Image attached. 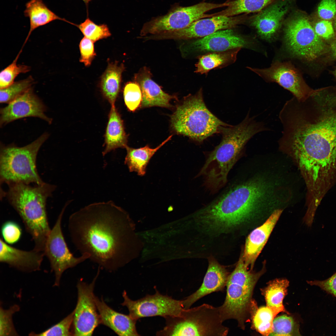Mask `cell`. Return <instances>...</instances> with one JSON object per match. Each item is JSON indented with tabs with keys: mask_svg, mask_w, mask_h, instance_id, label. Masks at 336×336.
<instances>
[{
	"mask_svg": "<svg viewBox=\"0 0 336 336\" xmlns=\"http://www.w3.org/2000/svg\"><path fill=\"white\" fill-rule=\"evenodd\" d=\"M279 148L315 171L336 165V105L310 97L287 101L279 114Z\"/></svg>",
	"mask_w": 336,
	"mask_h": 336,
	"instance_id": "cell-1",
	"label": "cell"
},
{
	"mask_svg": "<svg viewBox=\"0 0 336 336\" xmlns=\"http://www.w3.org/2000/svg\"><path fill=\"white\" fill-rule=\"evenodd\" d=\"M298 325L293 318L287 315L274 319L269 336L301 335Z\"/></svg>",
	"mask_w": 336,
	"mask_h": 336,
	"instance_id": "cell-35",
	"label": "cell"
},
{
	"mask_svg": "<svg viewBox=\"0 0 336 336\" xmlns=\"http://www.w3.org/2000/svg\"><path fill=\"white\" fill-rule=\"evenodd\" d=\"M288 286L289 281L286 279H276L270 282L263 291L267 306L278 313L287 312L282 302Z\"/></svg>",
	"mask_w": 336,
	"mask_h": 336,
	"instance_id": "cell-31",
	"label": "cell"
},
{
	"mask_svg": "<svg viewBox=\"0 0 336 336\" xmlns=\"http://www.w3.org/2000/svg\"><path fill=\"white\" fill-rule=\"evenodd\" d=\"M90 284L79 282L77 286V300L72 325L73 336H91L101 324L100 316L95 300V285L99 274Z\"/></svg>",
	"mask_w": 336,
	"mask_h": 336,
	"instance_id": "cell-14",
	"label": "cell"
},
{
	"mask_svg": "<svg viewBox=\"0 0 336 336\" xmlns=\"http://www.w3.org/2000/svg\"><path fill=\"white\" fill-rule=\"evenodd\" d=\"M159 336H224L229 329L224 326L218 307L208 304L184 309L178 316H167Z\"/></svg>",
	"mask_w": 336,
	"mask_h": 336,
	"instance_id": "cell-9",
	"label": "cell"
},
{
	"mask_svg": "<svg viewBox=\"0 0 336 336\" xmlns=\"http://www.w3.org/2000/svg\"><path fill=\"white\" fill-rule=\"evenodd\" d=\"M1 231L2 239L9 245L18 242L22 234L20 225L16 222L11 220L6 221L2 224Z\"/></svg>",
	"mask_w": 336,
	"mask_h": 336,
	"instance_id": "cell-40",
	"label": "cell"
},
{
	"mask_svg": "<svg viewBox=\"0 0 336 336\" xmlns=\"http://www.w3.org/2000/svg\"><path fill=\"white\" fill-rule=\"evenodd\" d=\"M95 300L101 320L103 324L119 336H134L139 335L136 329L137 320L130 315L118 312L109 306L102 298L95 296Z\"/></svg>",
	"mask_w": 336,
	"mask_h": 336,
	"instance_id": "cell-23",
	"label": "cell"
},
{
	"mask_svg": "<svg viewBox=\"0 0 336 336\" xmlns=\"http://www.w3.org/2000/svg\"><path fill=\"white\" fill-rule=\"evenodd\" d=\"M94 42L84 36L81 40L79 47L81 57L80 62L86 66H89L96 55L95 51Z\"/></svg>",
	"mask_w": 336,
	"mask_h": 336,
	"instance_id": "cell-41",
	"label": "cell"
},
{
	"mask_svg": "<svg viewBox=\"0 0 336 336\" xmlns=\"http://www.w3.org/2000/svg\"><path fill=\"white\" fill-rule=\"evenodd\" d=\"M241 48L222 52H213L200 56L195 64V72L207 74L211 70L234 62Z\"/></svg>",
	"mask_w": 336,
	"mask_h": 336,
	"instance_id": "cell-29",
	"label": "cell"
},
{
	"mask_svg": "<svg viewBox=\"0 0 336 336\" xmlns=\"http://www.w3.org/2000/svg\"><path fill=\"white\" fill-rule=\"evenodd\" d=\"M248 68L266 81L278 83L299 101L305 100L313 92L305 83L298 70L289 62L276 61L264 68Z\"/></svg>",
	"mask_w": 336,
	"mask_h": 336,
	"instance_id": "cell-15",
	"label": "cell"
},
{
	"mask_svg": "<svg viewBox=\"0 0 336 336\" xmlns=\"http://www.w3.org/2000/svg\"><path fill=\"white\" fill-rule=\"evenodd\" d=\"M172 137L169 136L158 146L152 148L148 145L138 148H134L127 146L126 149L127 154L124 163L128 166L130 172H134L139 175L142 176L146 173V168L151 158L161 147Z\"/></svg>",
	"mask_w": 336,
	"mask_h": 336,
	"instance_id": "cell-27",
	"label": "cell"
},
{
	"mask_svg": "<svg viewBox=\"0 0 336 336\" xmlns=\"http://www.w3.org/2000/svg\"><path fill=\"white\" fill-rule=\"evenodd\" d=\"M49 136L48 133H44L30 143L22 147L12 143L6 145L1 144V184H40L44 182L38 173L36 160L40 148Z\"/></svg>",
	"mask_w": 336,
	"mask_h": 336,
	"instance_id": "cell-8",
	"label": "cell"
},
{
	"mask_svg": "<svg viewBox=\"0 0 336 336\" xmlns=\"http://www.w3.org/2000/svg\"><path fill=\"white\" fill-rule=\"evenodd\" d=\"M230 273L226 268L213 259L209 260L208 270L200 287L182 300L184 309H188L203 297L215 292L222 291L226 286Z\"/></svg>",
	"mask_w": 336,
	"mask_h": 336,
	"instance_id": "cell-22",
	"label": "cell"
},
{
	"mask_svg": "<svg viewBox=\"0 0 336 336\" xmlns=\"http://www.w3.org/2000/svg\"><path fill=\"white\" fill-rule=\"evenodd\" d=\"M124 301L121 305L128 308L129 315L137 320L141 318L180 315L184 308L182 301L173 298L167 295H163L156 290L152 295H147L137 300H133L124 291L122 293Z\"/></svg>",
	"mask_w": 336,
	"mask_h": 336,
	"instance_id": "cell-13",
	"label": "cell"
},
{
	"mask_svg": "<svg viewBox=\"0 0 336 336\" xmlns=\"http://www.w3.org/2000/svg\"><path fill=\"white\" fill-rule=\"evenodd\" d=\"M227 6L226 2L220 4L202 2L188 7L176 4L173 5L166 14L152 18L144 23L140 35L144 37L182 29L195 21L204 17L206 12Z\"/></svg>",
	"mask_w": 336,
	"mask_h": 336,
	"instance_id": "cell-11",
	"label": "cell"
},
{
	"mask_svg": "<svg viewBox=\"0 0 336 336\" xmlns=\"http://www.w3.org/2000/svg\"><path fill=\"white\" fill-rule=\"evenodd\" d=\"M313 25L316 34L322 40H330L335 36L332 21L320 19Z\"/></svg>",
	"mask_w": 336,
	"mask_h": 336,
	"instance_id": "cell-43",
	"label": "cell"
},
{
	"mask_svg": "<svg viewBox=\"0 0 336 336\" xmlns=\"http://www.w3.org/2000/svg\"><path fill=\"white\" fill-rule=\"evenodd\" d=\"M124 70L122 64L119 65L117 62L110 63L101 77L100 87L102 93L111 106L114 105L119 92Z\"/></svg>",
	"mask_w": 336,
	"mask_h": 336,
	"instance_id": "cell-28",
	"label": "cell"
},
{
	"mask_svg": "<svg viewBox=\"0 0 336 336\" xmlns=\"http://www.w3.org/2000/svg\"><path fill=\"white\" fill-rule=\"evenodd\" d=\"M252 42L235 33L231 29L217 31L209 35L184 45V52H222L248 47Z\"/></svg>",
	"mask_w": 336,
	"mask_h": 336,
	"instance_id": "cell-18",
	"label": "cell"
},
{
	"mask_svg": "<svg viewBox=\"0 0 336 336\" xmlns=\"http://www.w3.org/2000/svg\"><path fill=\"white\" fill-rule=\"evenodd\" d=\"M35 80L31 76L16 82L9 86L0 89L1 103L8 104L33 87Z\"/></svg>",
	"mask_w": 336,
	"mask_h": 336,
	"instance_id": "cell-33",
	"label": "cell"
},
{
	"mask_svg": "<svg viewBox=\"0 0 336 336\" xmlns=\"http://www.w3.org/2000/svg\"><path fill=\"white\" fill-rule=\"evenodd\" d=\"M307 282L311 285L318 286L327 293L336 297V272L325 280H314Z\"/></svg>",
	"mask_w": 336,
	"mask_h": 336,
	"instance_id": "cell-44",
	"label": "cell"
},
{
	"mask_svg": "<svg viewBox=\"0 0 336 336\" xmlns=\"http://www.w3.org/2000/svg\"><path fill=\"white\" fill-rule=\"evenodd\" d=\"M0 262L20 271L39 270L44 255L43 251L33 249L26 251L12 247L0 239Z\"/></svg>",
	"mask_w": 336,
	"mask_h": 336,
	"instance_id": "cell-20",
	"label": "cell"
},
{
	"mask_svg": "<svg viewBox=\"0 0 336 336\" xmlns=\"http://www.w3.org/2000/svg\"><path fill=\"white\" fill-rule=\"evenodd\" d=\"M105 148L103 156L118 148H125L127 145V138L123 123L115 105L111 106L105 135Z\"/></svg>",
	"mask_w": 336,
	"mask_h": 336,
	"instance_id": "cell-26",
	"label": "cell"
},
{
	"mask_svg": "<svg viewBox=\"0 0 336 336\" xmlns=\"http://www.w3.org/2000/svg\"><path fill=\"white\" fill-rule=\"evenodd\" d=\"M125 212L112 201L93 203L71 214L68 229L82 254L109 271L127 262L128 226Z\"/></svg>",
	"mask_w": 336,
	"mask_h": 336,
	"instance_id": "cell-2",
	"label": "cell"
},
{
	"mask_svg": "<svg viewBox=\"0 0 336 336\" xmlns=\"http://www.w3.org/2000/svg\"><path fill=\"white\" fill-rule=\"evenodd\" d=\"M334 26L335 27V31H336V16L334 18Z\"/></svg>",
	"mask_w": 336,
	"mask_h": 336,
	"instance_id": "cell-47",
	"label": "cell"
},
{
	"mask_svg": "<svg viewBox=\"0 0 336 336\" xmlns=\"http://www.w3.org/2000/svg\"><path fill=\"white\" fill-rule=\"evenodd\" d=\"M246 16H213L200 19L182 29L172 32L156 35L155 39H189L202 38L217 31L230 29L244 22Z\"/></svg>",
	"mask_w": 336,
	"mask_h": 336,
	"instance_id": "cell-16",
	"label": "cell"
},
{
	"mask_svg": "<svg viewBox=\"0 0 336 336\" xmlns=\"http://www.w3.org/2000/svg\"><path fill=\"white\" fill-rule=\"evenodd\" d=\"M22 48L12 62L2 70L0 73V88H5L13 83L16 77L21 73H25L30 70V66L18 64L17 61L22 52Z\"/></svg>",
	"mask_w": 336,
	"mask_h": 336,
	"instance_id": "cell-36",
	"label": "cell"
},
{
	"mask_svg": "<svg viewBox=\"0 0 336 336\" xmlns=\"http://www.w3.org/2000/svg\"><path fill=\"white\" fill-rule=\"evenodd\" d=\"M320 19L332 21L336 16V0H321L317 9Z\"/></svg>",
	"mask_w": 336,
	"mask_h": 336,
	"instance_id": "cell-42",
	"label": "cell"
},
{
	"mask_svg": "<svg viewBox=\"0 0 336 336\" xmlns=\"http://www.w3.org/2000/svg\"><path fill=\"white\" fill-rule=\"evenodd\" d=\"M171 124L177 133L201 143L214 134L219 133L223 122L207 108L202 88L194 95L187 97L171 117Z\"/></svg>",
	"mask_w": 336,
	"mask_h": 336,
	"instance_id": "cell-6",
	"label": "cell"
},
{
	"mask_svg": "<svg viewBox=\"0 0 336 336\" xmlns=\"http://www.w3.org/2000/svg\"><path fill=\"white\" fill-rule=\"evenodd\" d=\"M277 0H234L229 1L227 7L210 16H233L241 14L259 12Z\"/></svg>",
	"mask_w": 336,
	"mask_h": 336,
	"instance_id": "cell-30",
	"label": "cell"
},
{
	"mask_svg": "<svg viewBox=\"0 0 336 336\" xmlns=\"http://www.w3.org/2000/svg\"><path fill=\"white\" fill-rule=\"evenodd\" d=\"M282 210H274L265 222L254 230L246 240L242 254L245 264L252 270L254 263L266 244Z\"/></svg>",
	"mask_w": 336,
	"mask_h": 336,
	"instance_id": "cell-21",
	"label": "cell"
},
{
	"mask_svg": "<svg viewBox=\"0 0 336 336\" xmlns=\"http://www.w3.org/2000/svg\"><path fill=\"white\" fill-rule=\"evenodd\" d=\"M334 75L335 76V77H336V69L334 71Z\"/></svg>",
	"mask_w": 336,
	"mask_h": 336,
	"instance_id": "cell-48",
	"label": "cell"
},
{
	"mask_svg": "<svg viewBox=\"0 0 336 336\" xmlns=\"http://www.w3.org/2000/svg\"><path fill=\"white\" fill-rule=\"evenodd\" d=\"M220 133V142L209 153L197 176L203 177L204 185L213 193L226 184L229 172L253 137L250 130L241 124L222 127Z\"/></svg>",
	"mask_w": 336,
	"mask_h": 336,
	"instance_id": "cell-5",
	"label": "cell"
},
{
	"mask_svg": "<svg viewBox=\"0 0 336 336\" xmlns=\"http://www.w3.org/2000/svg\"><path fill=\"white\" fill-rule=\"evenodd\" d=\"M70 203L67 202L59 215L55 225L51 229L45 244L44 253L49 262L55 280L54 286H59L61 278L67 269L73 268L90 258L87 254L76 257L70 251L65 241L61 227V222L65 210Z\"/></svg>",
	"mask_w": 336,
	"mask_h": 336,
	"instance_id": "cell-12",
	"label": "cell"
},
{
	"mask_svg": "<svg viewBox=\"0 0 336 336\" xmlns=\"http://www.w3.org/2000/svg\"><path fill=\"white\" fill-rule=\"evenodd\" d=\"M292 2V0H277L251 17V25L261 38L268 41L274 39Z\"/></svg>",
	"mask_w": 336,
	"mask_h": 336,
	"instance_id": "cell-19",
	"label": "cell"
},
{
	"mask_svg": "<svg viewBox=\"0 0 336 336\" xmlns=\"http://www.w3.org/2000/svg\"><path fill=\"white\" fill-rule=\"evenodd\" d=\"M46 109L32 87L0 110V126L2 127L16 120L27 117L40 118L49 124L52 119L45 113Z\"/></svg>",
	"mask_w": 336,
	"mask_h": 336,
	"instance_id": "cell-17",
	"label": "cell"
},
{
	"mask_svg": "<svg viewBox=\"0 0 336 336\" xmlns=\"http://www.w3.org/2000/svg\"><path fill=\"white\" fill-rule=\"evenodd\" d=\"M251 309L254 310L250 313L253 312L252 323L254 329L263 335H269L274 317L278 313L267 306L261 307L255 311Z\"/></svg>",
	"mask_w": 336,
	"mask_h": 336,
	"instance_id": "cell-32",
	"label": "cell"
},
{
	"mask_svg": "<svg viewBox=\"0 0 336 336\" xmlns=\"http://www.w3.org/2000/svg\"><path fill=\"white\" fill-rule=\"evenodd\" d=\"M74 310L61 321L40 333H30L31 336H72Z\"/></svg>",
	"mask_w": 336,
	"mask_h": 336,
	"instance_id": "cell-38",
	"label": "cell"
},
{
	"mask_svg": "<svg viewBox=\"0 0 336 336\" xmlns=\"http://www.w3.org/2000/svg\"><path fill=\"white\" fill-rule=\"evenodd\" d=\"M74 26L79 28L85 37L94 42L111 35L107 25L97 24L88 17L83 22L79 25L75 24Z\"/></svg>",
	"mask_w": 336,
	"mask_h": 336,
	"instance_id": "cell-34",
	"label": "cell"
},
{
	"mask_svg": "<svg viewBox=\"0 0 336 336\" xmlns=\"http://www.w3.org/2000/svg\"><path fill=\"white\" fill-rule=\"evenodd\" d=\"M134 78L135 82L139 85L141 89L142 107H170V100L175 97L162 91L152 79L151 74L148 68H142L135 75Z\"/></svg>",
	"mask_w": 336,
	"mask_h": 336,
	"instance_id": "cell-24",
	"label": "cell"
},
{
	"mask_svg": "<svg viewBox=\"0 0 336 336\" xmlns=\"http://www.w3.org/2000/svg\"><path fill=\"white\" fill-rule=\"evenodd\" d=\"M25 6L24 15L29 19L30 27L23 47L28 41L32 32L40 27L57 20L63 21L72 25L73 23L58 16L47 7L42 0H30Z\"/></svg>",
	"mask_w": 336,
	"mask_h": 336,
	"instance_id": "cell-25",
	"label": "cell"
},
{
	"mask_svg": "<svg viewBox=\"0 0 336 336\" xmlns=\"http://www.w3.org/2000/svg\"><path fill=\"white\" fill-rule=\"evenodd\" d=\"M274 180L259 177L232 188L197 215L208 230L222 231L240 225L263 205L278 198Z\"/></svg>",
	"mask_w": 336,
	"mask_h": 336,
	"instance_id": "cell-3",
	"label": "cell"
},
{
	"mask_svg": "<svg viewBox=\"0 0 336 336\" xmlns=\"http://www.w3.org/2000/svg\"><path fill=\"white\" fill-rule=\"evenodd\" d=\"M308 16L301 11L293 13L285 21L284 41L292 55L308 62L329 52V47L315 33Z\"/></svg>",
	"mask_w": 336,
	"mask_h": 336,
	"instance_id": "cell-10",
	"label": "cell"
},
{
	"mask_svg": "<svg viewBox=\"0 0 336 336\" xmlns=\"http://www.w3.org/2000/svg\"><path fill=\"white\" fill-rule=\"evenodd\" d=\"M20 307L14 304L7 309L0 308V336H14L18 335L14 326L12 317L16 312L19 311Z\"/></svg>",
	"mask_w": 336,
	"mask_h": 336,
	"instance_id": "cell-37",
	"label": "cell"
},
{
	"mask_svg": "<svg viewBox=\"0 0 336 336\" xmlns=\"http://www.w3.org/2000/svg\"><path fill=\"white\" fill-rule=\"evenodd\" d=\"M264 266L259 271L255 273L248 269L242 255L229 276L226 287V293L222 305L218 307L224 322L236 320L238 326L245 329L253 301L252 297L254 287L259 278L265 272Z\"/></svg>",
	"mask_w": 336,
	"mask_h": 336,
	"instance_id": "cell-7",
	"label": "cell"
},
{
	"mask_svg": "<svg viewBox=\"0 0 336 336\" xmlns=\"http://www.w3.org/2000/svg\"><path fill=\"white\" fill-rule=\"evenodd\" d=\"M82 0L85 3V4H86V7H88V3H89V2H91L92 0Z\"/></svg>",
	"mask_w": 336,
	"mask_h": 336,
	"instance_id": "cell-46",
	"label": "cell"
},
{
	"mask_svg": "<svg viewBox=\"0 0 336 336\" xmlns=\"http://www.w3.org/2000/svg\"><path fill=\"white\" fill-rule=\"evenodd\" d=\"M23 183L9 184L6 197L21 218L34 242V249L43 251L51 229L46 211V202L56 187L44 182L31 186Z\"/></svg>",
	"mask_w": 336,
	"mask_h": 336,
	"instance_id": "cell-4",
	"label": "cell"
},
{
	"mask_svg": "<svg viewBox=\"0 0 336 336\" xmlns=\"http://www.w3.org/2000/svg\"><path fill=\"white\" fill-rule=\"evenodd\" d=\"M329 52L334 59H336V39L331 43L329 47Z\"/></svg>",
	"mask_w": 336,
	"mask_h": 336,
	"instance_id": "cell-45",
	"label": "cell"
},
{
	"mask_svg": "<svg viewBox=\"0 0 336 336\" xmlns=\"http://www.w3.org/2000/svg\"><path fill=\"white\" fill-rule=\"evenodd\" d=\"M125 104L130 111H134L139 106L142 101V93L140 87L136 82H129L125 85L123 91Z\"/></svg>",
	"mask_w": 336,
	"mask_h": 336,
	"instance_id": "cell-39",
	"label": "cell"
}]
</instances>
